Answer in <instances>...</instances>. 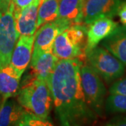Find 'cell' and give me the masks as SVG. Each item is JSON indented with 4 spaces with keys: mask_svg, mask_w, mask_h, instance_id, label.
I'll return each instance as SVG.
<instances>
[{
    "mask_svg": "<svg viewBox=\"0 0 126 126\" xmlns=\"http://www.w3.org/2000/svg\"><path fill=\"white\" fill-rule=\"evenodd\" d=\"M60 0H41L37 16V29L42 25L55 20L58 17Z\"/></svg>",
    "mask_w": 126,
    "mask_h": 126,
    "instance_id": "e0dca14e",
    "label": "cell"
},
{
    "mask_svg": "<svg viewBox=\"0 0 126 126\" xmlns=\"http://www.w3.org/2000/svg\"><path fill=\"white\" fill-rule=\"evenodd\" d=\"M81 86L87 104L97 116H102L107 89L99 74L87 63L80 67Z\"/></svg>",
    "mask_w": 126,
    "mask_h": 126,
    "instance_id": "5b68a950",
    "label": "cell"
},
{
    "mask_svg": "<svg viewBox=\"0 0 126 126\" xmlns=\"http://www.w3.org/2000/svg\"><path fill=\"white\" fill-rule=\"evenodd\" d=\"M41 0H34L31 4L14 14L16 28L18 36L33 35L37 30L38 10Z\"/></svg>",
    "mask_w": 126,
    "mask_h": 126,
    "instance_id": "8fae6325",
    "label": "cell"
},
{
    "mask_svg": "<svg viewBox=\"0 0 126 126\" xmlns=\"http://www.w3.org/2000/svg\"><path fill=\"white\" fill-rule=\"evenodd\" d=\"M117 16L121 24L126 27V1L121 2L118 9Z\"/></svg>",
    "mask_w": 126,
    "mask_h": 126,
    "instance_id": "7402d4cb",
    "label": "cell"
},
{
    "mask_svg": "<svg viewBox=\"0 0 126 126\" xmlns=\"http://www.w3.org/2000/svg\"><path fill=\"white\" fill-rule=\"evenodd\" d=\"M78 58L59 60L47 83L55 111L63 126H78L93 121L98 116L88 107L81 86Z\"/></svg>",
    "mask_w": 126,
    "mask_h": 126,
    "instance_id": "6da1fadb",
    "label": "cell"
},
{
    "mask_svg": "<svg viewBox=\"0 0 126 126\" xmlns=\"http://www.w3.org/2000/svg\"><path fill=\"white\" fill-rule=\"evenodd\" d=\"M109 93L126 95V77H121L112 83L109 88Z\"/></svg>",
    "mask_w": 126,
    "mask_h": 126,
    "instance_id": "ffe728a7",
    "label": "cell"
},
{
    "mask_svg": "<svg viewBox=\"0 0 126 126\" xmlns=\"http://www.w3.org/2000/svg\"><path fill=\"white\" fill-rule=\"evenodd\" d=\"M84 0H60L58 18L72 25L80 24Z\"/></svg>",
    "mask_w": 126,
    "mask_h": 126,
    "instance_id": "2e32d148",
    "label": "cell"
},
{
    "mask_svg": "<svg viewBox=\"0 0 126 126\" xmlns=\"http://www.w3.org/2000/svg\"><path fill=\"white\" fill-rule=\"evenodd\" d=\"M27 111L13 99L3 100L0 107V126H18Z\"/></svg>",
    "mask_w": 126,
    "mask_h": 126,
    "instance_id": "9a60e30c",
    "label": "cell"
},
{
    "mask_svg": "<svg viewBox=\"0 0 126 126\" xmlns=\"http://www.w3.org/2000/svg\"><path fill=\"white\" fill-rule=\"evenodd\" d=\"M1 97H2L0 95V107H1V104H2L3 100H4V99H3V98H1Z\"/></svg>",
    "mask_w": 126,
    "mask_h": 126,
    "instance_id": "cb8c5ba5",
    "label": "cell"
},
{
    "mask_svg": "<svg viewBox=\"0 0 126 126\" xmlns=\"http://www.w3.org/2000/svg\"><path fill=\"white\" fill-rule=\"evenodd\" d=\"M58 60L52 50L32 55L29 77L47 81Z\"/></svg>",
    "mask_w": 126,
    "mask_h": 126,
    "instance_id": "7c38bea8",
    "label": "cell"
},
{
    "mask_svg": "<svg viewBox=\"0 0 126 126\" xmlns=\"http://www.w3.org/2000/svg\"><path fill=\"white\" fill-rule=\"evenodd\" d=\"M109 126H126V116H117L106 123Z\"/></svg>",
    "mask_w": 126,
    "mask_h": 126,
    "instance_id": "603a6c76",
    "label": "cell"
},
{
    "mask_svg": "<svg viewBox=\"0 0 126 126\" xmlns=\"http://www.w3.org/2000/svg\"><path fill=\"white\" fill-rule=\"evenodd\" d=\"M22 75L11 64L0 68V95L3 99L10 98L17 94Z\"/></svg>",
    "mask_w": 126,
    "mask_h": 126,
    "instance_id": "4fadbf2b",
    "label": "cell"
},
{
    "mask_svg": "<svg viewBox=\"0 0 126 126\" xmlns=\"http://www.w3.org/2000/svg\"><path fill=\"white\" fill-rule=\"evenodd\" d=\"M87 25L86 53L97 46L102 41L111 35L118 27V23L108 17L99 18Z\"/></svg>",
    "mask_w": 126,
    "mask_h": 126,
    "instance_id": "9c48e42d",
    "label": "cell"
},
{
    "mask_svg": "<svg viewBox=\"0 0 126 126\" xmlns=\"http://www.w3.org/2000/svg\"><path fill=\"white\" fill-rule=\"evenodd\" d=\"M121 0H84L80 24L87 25L99 18L117 15Z\"/></svg>",
    "mask_w": 126,
    "mask_h": 126,
    "instance_id": "ba28073f",
    "label": "cell"
},
{
    "mask_svg": "<svg viewBox=\"0 0 126 126\" xmlns=\"http://www.w3.org/2000/svg\"><path fill=\"white\" fill-rule=\"evenodd\" d=\"M87 26L73 24L56 36L52 51L59 59L78 58L84 62L86 59Z\"/></svg>",
    "mask_w": 126,
    "mask_h": 126,
    "instance_id": "3957f363",
    "label": "cell"
},
{
    "mask_svg": "<svg viewBox=\"0 0 126 126\" xmlns=\"http://www.w3.org/2000/svg\"><path fill=\"white\" fill-rule=\"evenodd\" d=\"M19 36L16 28L13 0H8L0 11V68L10 64Z\"/></svg>",
    "mask_w": 126,
    "mask_h": 126,
    "instance_id": "8992f818",
    "label": "cell"
},
{
    "mask_svg": "<svg viewBox=\"0 0 126 126\" xmlns=\"http://www.w3.org/2000/svg\"><path fill=\"white\" fill-rule=\"evenodd\" d=\"M86 60L107 83H113L126 73V66L103 46H96L87 52Z\"/></svg>",
    "mask_w": 126,
    "mask_h": 126,
    "instance_id": "277c9868",
    "label": "cell"
},
{
    "mask_svg": "<svg viewBox=\"0 0 126 126\" xmlns=\"http://www.w3.org/2000/svg\"><path fill=\"white\" fill-rule=\"evenodd\" d=\"M18 126H52L51 123L48 120L41 119L34 114L27 112L24 115L23 118L19 122Z\"/></svg>",
    "mask_w": 126,
    "mask_h": 126,
    "instance_id": "d6986e66",
    "label": "cell"
},
{
    "mask_svg": "<svg viewBox=\"0 0 126 126\" xmlns=\"http://www.w3.org/2000/svg\"><path fill=\"white\" fill-rule=\"evenodd\" d=\"M104 48L112 53L126 67V30L118 27L102 43Z\"/></svg>",
    "mask_w": 126,
    "mask_h": 126,
    "instance_id": "5bb4252c",
    "label": "cell"
},
{
    "mask_svg": "<svg viewBox=\"0 0 126 126\" xmlns=\"http://www.w3.org/2000/svg\"><path fill=\"white\" fill-rule=\"evenodd\" d=\"M72 25L67 21L57 18L54 21L48 22L39 27L34 34V41L32 55L52 50L56 36Z\"/></svg>",
    "mask_w": 126,
    "mask_h": 126,
    "instance_id": "52a82bcc",
    "label": "cell"
},
{
    "mask_svg": "<svg viewBox=\"0 0 126 126\" xmlns=\"http://www.w3.org/2000/svg\"><path fill=\"white\" fill-rule=\"evenodd\" d=\"M16 96L17 102L27 112L47 121L53 102L47 81L27 77Z\"/></svg>",
    "mask_w": 126,
    "mask_h": 126,
    "instance_id": "7a4b0ae2",
    "label": "cell"
},
{
    "mask_svg": "<svg viewBox=\"0 0 126 126\" xmlns=\"http://www.w3.org/2000/svg\"><path fill=\"white\" fill-rule=\"evenodd\" d=\"M104 110L111 114L126 113V95L110 93L105 99Z\"/></svg>",
    "mask_w": 126,
    "mask_h": 126,
    "instance_id": "ac0fdd59",
    "label": "cell"
},
{
    "mask_svg": "<svg viewBox=\"0 0 126 126\" xmlns=\"http://www.w3.org/2000/svg\"><path fill=\"white\" fill-rule=\"evenodd\" d=\"M34 41V34L20 35L14 47L10 64L21 74L31 62Z\"/></svg>",
    "mask_w": 126,
    "mask_h": 126,
    "instance_id": "30bf717a",
    "label": "cell"
},
{
    "mask_svg": "<svg viewBox=\"0 0 126 126\" xmlns=\"http://www.w3.org/2000/svg\"><path fill=\"white\" fill-rule=\"evenodd\" d=\"M6 1H7V0H0V4H2V3H4V1L6 2Z\"/></svg>",
    "mask_w": 126,
    "mask_h": 126,
    "instance_id": "d4e9b609",
    "label": "cell"
},
{
    "mask_svg": "<svg viewBox=\"0 0 126 126\" xmlns=\"http://www.w3.org/2000/svg\"><path fill=\"white\" fill-rule=\"evenodd\" d=\"M34 0H13L14 4V14H17L22 9L31 4Z\"/></svg>",
    "mask_w": 126,
    "mask_h": 126,
    "instance_id": "44dd1931",
    "label": "cell"
}]
</instances>
